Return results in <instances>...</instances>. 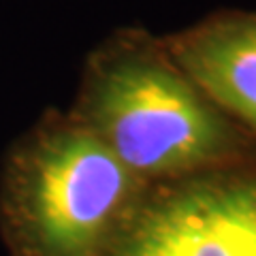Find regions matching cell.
I'll return each instance as SVG.
<instances>
[{"label":"cell","mask_w":256,"mask_h":256,"mask_svg":"<svg viewBox=\"0 0 256 256\" xmlns=\"http://www.w3.org/2000/svg\"><path fill=\"white\" fill-rule=\"evenodd\" d=\"M137 173L90 130L50 134L24 156L11 186V224L34 256H88L130 201Z\"/></svg>","instance_id":"obj_1"},{"label":"cell","mask_w":256,"mask_h":256,"mask_svg":"<svg viewBox=\"0 0 256 256\" xmlns=\"http://www.w3.org/2000/svg\"><path fill=\"white\" fill-rule=\"evenodd\" d=\"M122 256H256V184L166 198L132 228Z\"/></svg>","instance_id":"obj_3"},{"label":"cell","mask_w":256,"mask_h":256,"mask_svg":"<svg viewBox=\"0 0 256 256\" xmlns=\"http://www.w3.org/2000/svg\"><path fill=\"white\" fill-rule=\"evenodd\" d=\"M184 66L203 90L256 130V26H230L194 38Z\"/></svg>","instance_id":"obj_4"},{"label":"cell","mask_w":256,"mask_h":256,"mask_svg":"<svg viewBox=\"0 0 256 256\" xmlns=\"http://www.w3.org/2000/svg\"><path fill=\"white\" fill-rule=\"evenodd\" d=\"M96 134L126 166L173 175L226 152L228 130L186 79L148 60L122 62L94 92Z\"/></svg>","instance_id":"obj_2"}]
</instances>
